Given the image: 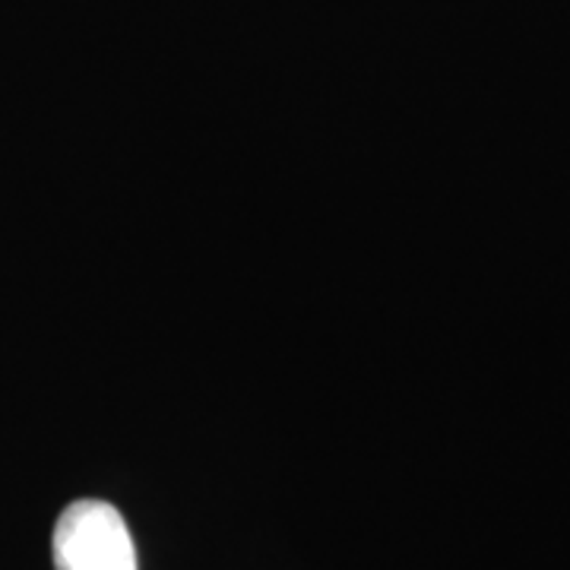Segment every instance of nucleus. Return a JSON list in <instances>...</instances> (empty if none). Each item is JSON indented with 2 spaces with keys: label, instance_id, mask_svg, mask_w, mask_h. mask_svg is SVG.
I'll list each match as a JSON object with an SVG mask.
<instances>
[{
  "label": "nucleus",
  "instance_id": "nucleus-1",
  "mask_svg": "<svg viewBox=\"0 0 570 570\" xmlns=\"http://www.w3.org/2000/svg\"><path fill=\"white\" fill-rule=\"evenodd\" d=\"M58 570H137L134 539L118 508L105 501H73L55 527Z\"/></svg>",
  "mask_w": 570,
  "mask_h": 570
}]
</instances>
